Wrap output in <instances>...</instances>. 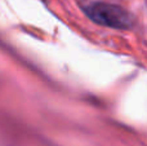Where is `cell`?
<instances>
[{"label": "cell", "instance_id": "1", "mask_svg": "<svg viewBox=\"0 0 147 146\" xmlns=\"http://www.w3.org/2000/svg\"><path fill=\"white\" fill-rule=\"evenodd\" d=\"M84 13L97 25L115 30H128L133 26V18L121 7L103 1L90 3L84 7Z\"/></svg>", "mask_w": 147, "mask_h": 146}]
</instances>
